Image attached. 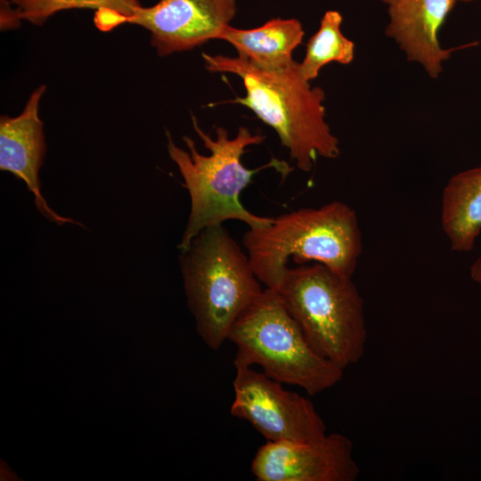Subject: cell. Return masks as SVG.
<instances>
[{"label": "cell", "mask_w": 481, "mask_h": 481, "mask_svg": "<svg viewBox=\"0 0 481 481\" xmlns=\"http://www.w3.org/2000/svg\"><path fill=\"white\" fill-rule=\"evenodd\" d=\"M236 10V0H159L142 6L124 23L149 30L152 46L164 56L217 39Z\"/></svg>", "instance_id": "cell-9"}, {"label": "cell", "mask_w": 481, "mask_h": 481, "mask_svg": "<svg viewBox=\"0 0 481 481\" xmlns=\"http://www.w3.org/2000/svg\"><path fill=\"white\" fill-rule=\"evenodd\" d=\"M304 35L298 20L274 18L251 29L228 25L217 39L230 43L238 57L263 69H278L294 61L292 53L302 43Z\"/></svg>", "instance_id": "cell-13"}, {"label": "cell", "mask_w": 481, "mask_h": 481, "mask_svg": "<svg viewBox=\"0 0 481 481\" xmlns=\"http://www.w3.org/2000/svg\"><path fill=\"white\" fill-rule=\"evenodd\" d=\"M188 306L203 341L217 350L263 292L247 253L224 224L205 228L180 256Z\"/></svg>", "instance_id": "cell-4"}, {"label": "cell", "mask_w": 481, "mask_h": 481, "mask_svg": "<svg viewBox=\"0 0 481 481\" xmlns=\"http://www.w3.org/2000/svg\"><path fill=\"white\" fill-rule=\"evenodd\" d=\"M210 72L232 73L242 79L246 94L228 102L250 109L278 135L297 167L309 172L318 157L335 159L338 139L325 120L324 91L312 86L302 75L299 63L266 69L240 57L203 53Z\"/></svg>", "instance_id": "cell-1"}, {"label": "cell", "mask_w": 481, "mask_h": 481, "mask_svg": "<svg viewBox=\"0 0 481 481\" xmlns=\"http://www.w3.org/2000/svg\"><path fill=\"white\" fill-rule=\"evenodd\" d=\"M45 86L37 87L29 96L21 113L0 118V169L21 179L34 194L38 211L48 220L63 224H80L58 215L41 193L39 170L45 152L43 122L38 115Z\"/></svg>", "instance_id": "cell-10"}, {"label": "cell", "mask_w": 481, "mask_h": 481, "mask_svg": "<svg viewBox=\"0 0 481 481\" xmlns=\"http://www.w3.org/2000/svg\"><path fill=\"white\" fill-rule=\"evenodd\" d=\"M457 1L464 2V3H469V2H472L474 0H457Z\"/></svg>", "instance_id": "cell-17"}, {"label": "cell", "mask_w": 481, "mask_h": 481, "mask_svg": "<svg viewBox=\"0 0 481 481\" xmlns=\"http://www.w3.org/2000/svg\"><path fill=\"white\" fill-rule=\"evenodd\" d=\"M440 222L452 251L474 249L481 232V166L448 180L441 197Z\"/></svg>", "instance_id": "cell-12"}, {"label": "cell", "mask_w": 481, "mask_h": 481, "mask_svg": "<svg viewBox=\"0 0 481 481\" xmlns=\"http://www.w3.org/2000/svg\"><path fill=\"white\" fill-rule=\"evenodd\" d=\"M192 119L209 155L200 154L194 141L185 135L183 139L188 151L181 149L169 132L166 133L169 157L177 166L191 200L188 222L178 245L181 251L205 228L224 224L228 220L243 222L249 228L269 224L273 217L251 213L240 202V193L253 175L263 169L275 167L283 176L290 171L285 161L277 159L254 169L243 166L241 157L246 148L263 143L265 136L262 134H252L248 127L240 126L236 136L230 138L227 130L219 126L213 139L200 127L194 116Z\"/></svg>", "instance_id": "cell-2"}, {"label": "cell", "mask_w": 481, "mask_h": 481, "mask_svg": "<svg viewBox=\"0 0 481 481\" xmlns=\"http://www.w3.org/2000/svg\"><path fill=\"white\" fill-rule=\"evenodd\" d=\"M251 472L258 481H355L360 469L352 441L332 433L307 443L267 441L257 451Z\"/></svg>", "instance_id": "cell-8"}, {"label": "cell", "mask_w": 481, "mask_h": 481, "mask_svg": "<svg viewBox=\"0 0 481 481\" xmlns=\"http://www.w3.org/2000/svg\"><path fill=\"white\" fill-rule=\"evenodd\" d=\"M469 273L471 279L481 285V256L471 265Z\"/></svg>", "instance_id": "cell-16"}, {"label": "cell", "mask_w": 481, "mask_h": 481, "mask_svg": "<svg viewBox=\"0 0 481 481\" xmlns=\"http://www.w3.org/2000/svg\"><path fill=\"white\" fill-rule=\"evenodd\" d=\"M231 414L249 422L268 442L307 443L326 434L314 404L251 367H237Z\"/></svg>", "instance_id": "cell-7"}, {"label": "cell", "mask_w": 481, "mask_h": 481, "mask_svg": "<svg viewBox=\"0 0 481 481\" xmlns=\"http://www.w3.org/2000/svg\"><path fill=\"white\" fill-rule=\"evenodd\" d=\"M242 244L257 279L273 290L285 276L289 257L299 264L320 263L352 278L363 251L357 214L339 200L299 208L273 217L265 226L249 228Z\"/></svg>", "instance_id": "cell-3"}, {"label": "cell", "mask_w": 481, "mask_h": 481, "mask_svg": "<svg viewBox=\"0 0 481 481\" xmlns=\"http://www.w3.org/2000/svg\"><path fill=\"white\" fill-rule=\"evenodd\" d=\"M387 7L386 35L394 39L409 61L437 77L454 48H443L438 32L457 0H381Z\"/></svg>", "instance_id": "cell-11"}, {"label": "cell", "mask_w": 481, "mask_h": 481, "mask_svg": "<svg viewBox=\"0 0 481 481\" xmlns=\"http://www.w3.org/2000/svg\"><path fill=\"white\" fill-rule=\"evenodd\" d=\"M275 291L319 355L343 371L363 358L364 302L352 278L320 263L301 265L288 267Z\"/></svg>", "instance_id": "cell-5"}, {"label": "cell", "mask_w": 481, "mask_h": 481, "mask_svg": "<svg viewBox=\"0 0 481 481\" xmlns=\"http://www.w3.org/2000/svg\"><path fill=\"white\" fill-rule=\"evenodd\" d=\"M227 339L234 367L258 365L269 378L314 395L335 386L343 370L319 355L277 292L266 288L232 324Z\"/></svg>", "instance_id": "cell-6"}, {"label": "cell", "mask_w": 481, "mask_h": 481, "mask_svg": "<svg viewBox=\"0 0 481 481\" xmlns=\"http://www.w3.org/2000/svg\"><path fill=\"white\" fill-rule=\"evenodd\" d=\"M342 15L335 10L327 11L320 22L319 29L310 37L306 55L299 68L304 77L312 81L321 69L330 62L349 64L355 57V44L341 31Z\"/></svg>", "instance_id": "cell-15"}, {"label": "cell", "mask_w": 481, "mask_h": 481, "mask_svg": "<svg viewBox=\"0 0 481 481\" xmlns=\"http://www.w3.org/2000/svg\"><path fill=\"white\" fill-rule=\"evenodd\" d=\"M142 4L139 0H1L2 30L17 28L22 20L43 25L53 14L71 9L95 10V26L108 31L124 24Z\"/></svg>", "instance_id": "cell-14"}]
</instances>
